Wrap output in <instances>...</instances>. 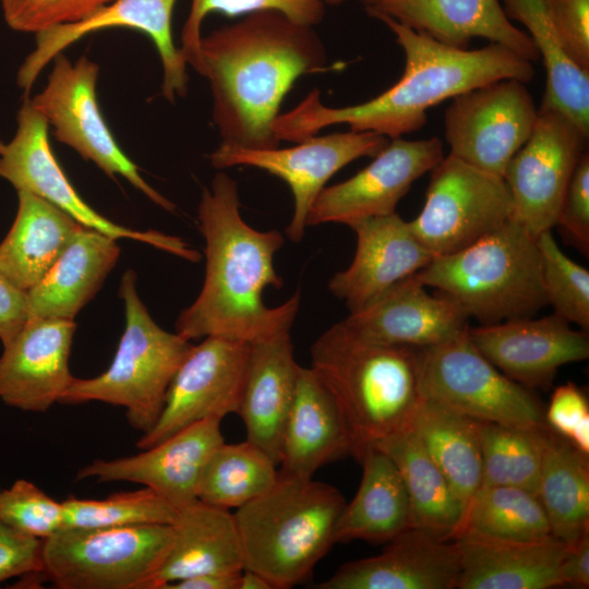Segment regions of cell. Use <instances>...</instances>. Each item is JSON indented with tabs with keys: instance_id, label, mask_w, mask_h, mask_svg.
<instances>
[{
	"instance_id": "1",
	"label": "cell",
	"mask_w": 589,
	"mask_h": 589,
	"mask_svg": "<svg viewBox=\"0 0 589 589\" xmlns=\"http://www.w3.org/2000/svg\"><path fill=\"white\" fill-rule=\"evenodd\" d=\"M200 75L209 82L212 119L224 145L271 149L280 105L302 75L326 69L313 26L277 11H260L201 40Z\"/></svg>"
},
{
	"instance_id": "2",
	"label": "cell",
	"mask_w": 589,
	"mask_h": 589,
	"mask_svg": "<svg viewBox=\"0 0 589 589\" xmlns=\"http://www.w3.org/2000/svg\"><path fill=\"white\" fill-rule=\"evenodd\" d=\"M197 218L205 240V278L197 298L180 312L176 333L189 341L216 336L251 344L290 330L300 293L273 308L263 301L266 288L283 286L274 256L284 236L244 221L238 184L221 171L203 190Z\"/></svg>"
},
{
	"instance_id": "3",
	"label": "cell",
	"mask_w": 589,
	"mask_h": 589,
	"mask_svg": "<svg viewBox=\"0 0 589 589\" xmlns=\"http://www.w3.org/2000/svg\"><path fill=\"white\" fill-rule=\"evenodd\" d=\"M395 34L406 57L401 77L378 96L347 107H327L317 89L278 115L273 130L279 141L299 143L334 124L375 132L388 139L420 130L426 111L442 101L501 79L529 83L531 61L497 44L457 49L421 35L387 16L376 17Z\"/></svg>"
},
{
	"instance_id": "4",
	"label": "cell",
	"mask_w": 589,
	"mask_h": 589,
	"mask_svg": "<svg viewBox=\"0 0 589 589\" xmlns=\"http://www.w3.org/2000/svg\"><path fill=\"white\" fill-rule=\"evenodd\" d=\"M350 432L353 457L410 430L423 398L420 348L365 338L341 321L311 346V365Z\"/></svg>"
},
{
	"instance_id": "5",
	"label": "cell",
	"mask_w": 589,
	"mask_h": 589,
	"mask_svg": "<svg viewBox=\"0 0 589 589\" xmlns=\"http://www.w3.org/2000/svg\"><path fill=\"white\" fill-rule=\"evenodd\" d=\"M345 505L335 486L279 471L271 489L233 513L243 569L263 576L272 589L305 581L335 544Z\"/></svg>"
},
{
	"instance_id": "6",
	"label": "cell",
	"mask_w": 589,
	"mask_h": 589,
	"mask_svg": "<svg viewBox=\"0 0 589 589\" xmlns=\"http://www.w3.org/2000/svg\"><path fill=\"white\" fill-rule=\"evenodd\" d=\"M416 277L480 325L534 316L548 305L536 237L513 218L458 252L434 256Z\"/></svg>"
},
{
	"instance_id": "7",
	"label": "cell",
	"mask_w": 589,
	"mask_h": 589,
	"mask_svg": "<svg viewBox=\"0 0 589 589\" xmlns=\"http://www.w3.org/2000/svg\"><path fill=\"white\" fill-rule=\"evenodd\" d=\"M136 280L135 272L128 269L120 281L125 326L111 364L95 377H74L60 402L123 407L129 424L143 434L158 420L168 387L192 345L158 326L139 297Z\"/></svg>"
},
{
	"instance_id": "8",
	"label": "cell",
	"mask_w": 589,
	"mask_h": 589,
	"mask_svg": "<svg viewBox=\"0 0 589 589\" xmlns=\"http://www.w3.org/2000/svg\"><path fill=\"white\" fill-rule=\"evenodd\" d=\"M171 541V525L63 528L43 540L41 577L58 589H146Z\"/></svg>"
},
{
	"instance_id": "9",
	"label": "cell",
	"mask_w": 589,
	"mask_h": 589,
	"mask_svg": "<svg viewBox=\"0 0 589 589\" xmlns=\"http://www.w3.org/2000/svg\"><path fill=\"white\" fill-rule=\"evenodd\" d=\"M420 383L424 398L478 421L524 430L545 424L538 398L493 365L474 347L468 329L420 348Z\"/></svg>"
},
{
	"instance_id": "10",
	"label": "cell",
	"mask_w": 589,
	"mask_h": 589,
	"mask_svg": "<svg viewBox=\"0 0 589 589\" xmlns=\"http://www.w3.org/2000/svg\"><path fill=\"white\" fill-rule=\"evenodd\" d=\"M52 62L46 86L29 100L55 137L106 175L123 177L155 204L175 212L176 205L145 181L106 123L96 96L98 64L86 56L72 62L62 52Z\"/></svg>"
},
{
	"instance_id": "11",
	"label": "cell",
	"mask_w": 589,
	"mask_h": 589,
	"mask_svg": "<svg viewBox=\"0 0 589 589\" xmlns=\"http://www.w3.org/2000/svg\"><path fill=\"white\" fill-rule=\"evenodd\" d=\"M513 218L503 177L448 154L431 170L425 202L409 226L434 255L458 252Z\"/></svg>"
},
{
	"instance_id": "12",
	"label": "cell",
	"mask_w": 589,
	"mask_h": 589,
	"mask_svg": "<svg viewBox=\"0 0 589 589\" xmlns=\"http://www.w3.org/2000/svg\"><path fill=\"white\" fill-rule=\"evenodd\" d=\"M13 139L0 152V179L16 191L33 193L57 206L81 225L115 239H133L190 262L201 254L184 240L159 231H139L118 225L89 206L62 170L49 143V125L25 94Z\"/></svg>"
},
{
	"instance_id": "13",
	"label": "cell",
	"mask_w": 589,
	"mask_h": 589,
	"mask_svg": "<svg viewBox=\"0 0 589 589\" xmlns=\"http://www.w3.org/2000/svg\"><path fill=\"white\" fill-rule=\"evenodd\" d=\"M588 135L560 110L542 106L526 143L509 160L503 179L513 200V219L533 237L555 227Z\"/></svg>"
},
{
	"instance_id": "14",
	"label": "cell",
	"mask_w": 589,
	"mask_h": 589,
	"mask_svg": "<svg viewBox=\"0 0 589 589\" xmlns=\"http://www.w3.org/2000/svg\"><path fill=\"white\" fill-rule=\"evenodd\" d=\"M538 117L526 83L501 79L453 98L444 115L449 154L503 177Z\"/></svg>"
},
{
	"instance_id": "15",
	"label": "cell",
	"mask_w": 589,
	"mask_h": 589,
	"mask_svg": "<svg viewBox=\"0 0 589 589\" xmlns=\"http://www.w3.org/2000/svg\"><path fill=\"white\" fill-rule=\"evenodd\" d=\"M389 142L375 132H336L314 135L287 148L251 149L220 144L208 158L217 169L250 166L285 181L293 197V213L286 235L299 243L305 233L309 212L327 181L361 157H374Z\"/></svg>"
},
{
	"instance_id": "16",
	"label": "cell",
	"mask_w": 589,
	"mask_h": 589,
	"mask_svg": "<svg viewBox=\"0 0 589 589\" xmlns=\"http://www.w3.org/2000/svg\"><path fill=\"white\" fill-rule=\"evenodd\" d=\"M250 346L216 336L192 345L168 387L158 420L136 447L148 448L196 422L238 413Z\"/></svg>"
},
{
	"instance_id": "17",
	"label": "cell",
	"mask_w": 589,
	"mask_h": 589,
	"mask_svg": "<svg viewBox=\"0 0 589 589\" xmlns=\"http://www.w3.org/2000/svg\"><path fill=\"white\" fill-rule=\"evenodd\" d=\"M444 157L440 137L392 139L374 159L351 178L325 187L313 203L306 227L350 224L395 213L412 183Z\"/></svg>"
},
{
	"instance_id": "18",
	"label": "cell",
	"mask_w": 589,
	"mask_h": 589,
	"mask_svg": "<svg viewBox=\"0 0 589 589\" xmlns=\"http://www.w3.org/2000/svg\"><path fill=\"white\" fill-rule=\"evenodd\" d=\"M177 0H116L91 17L36 33L35 49L21 64L16 83L28 94L37 76L52 59L82 37L105 28L128 27L146 34L158 51L161 95L170 103L188 92L187 61L172 37V12Z\"/></svg>"
},
{
	"instance_id": "19",
	"label": "cell",
	"mask_w": 589,
	"mask_h": 589,
	"mask_svg": "<svg viewBox=\"0 0 589 589\" xmlns=\"http://www.w3.org/2000/svg\"><path fill=\"white\" fill-rule=\"evenodd\" d=\"M220 421L212 418L196 422L139 454L93 460L77 471L75 479L142 484L180 509L197 501L204 467L225 442Z\"/></svg>"
},
{
	"instance_id": "20",
	"label": "cell",
	"mask_w": 589,
	"mask_h": 589,
	"mask_svg": "<svg viewBox=\"0 0 589 589\" xmlns=\"http://www.w3.org/2000/svg\"><path fill=\"white\" fill-rule=\"evenodd\" d=\"M474 347L526 388L551 385L558 369L589 357V335L556 314L468 327Z\"/></svg>"
},
{
	"instance_id": "21",
	"label": "cell",
	"mask_w": 589,
	"mask_h": 589,
	"mask_svg": "<svg viewBox=\"0 0 589 589\" xmlns=\"http://www.w3.org/2000/svg\"><path fill=\"white\" fill-rule=\"evenodd\" d=\"M357 237L351 264L337 272L328 289L349 313L358 311L400 280L417 274L434 255L413 235L409 221L393 213L349 225Z\"/></svg>"
},
{
	"instance_id": "22",
	"label": "cell",
	"mask_w": 589,
	"mask_h": 589,
	"mask_svg": "<svg viewBox=\"0 0 589 589\" xmlns=\"http://www.w3.org/2000/svg\"><path fill=\"white\" fill-rule=\"evenodd\" d=\"M74 321L31 318L3 347L0 400L22 411L45 412L60 402L74 376L69 357Z\"/></svg>"
},
{
	"instance_id": "23",
	"label": "cell",
	"mask_w": 589,
	"mask_h": 589,
	"mask_svg": "<svg viewBox=\"0 0 589 589\" xmlns=\"http://www.w3.org/2000/svg\"><path fill=\"white\" fill-rule=\"evenodd\" d=\"M460 557L454 540L408 528L378 555L348 562L317 589H454Z\"/></svg>"
},
{
	"instance_id": "24",
	"label": "cell",
	"mask_w": 589,
	"mask_h": 589,
	"mask_svg": "<svg viewBox=\"0 0 589 589\" xmlns=\"http://www.w3.org/2000/svg\"><path fill=\"white\" fill-rule=\"evenodd\" d=\"M341 322L365 338L416 348L446 342L469 327L462 309L441 292L429 293L416 274Z\"/></svg>"
},
{
	"instance_id": "25",
	"label": "cell",
	"mask_w": 589,
	"mask_h": 589,
	"mask_svg": "<svg viewBox=\"0 0 589 589\" xmlns=\"http://www.w3.org/2000/svg\"><path fill=\"white\" fill-rule=\"evenodd\" d=\"M366 12L453 48L468 49L480 37L531 62L540 59L531 38L509 21L500 0H383Z\"/></svg>"
},
{
	"instance_id": "26",
	"label": "cell",
	"mask_w": 589,
	"mask_h": 589,
	"mask_svg": "<svg viewBox=\"0 0 589 589\" xmlns=\"http://www.w3.org/2000/svg\"><path fill=\"white\" fill-rule=\"evenodd\" d=\"M299 368L290 330L251 342L238 414L244 423L247 440L278 466Z\"/></svg>"
},
{
	"instance_id": "27",
	"label": "cell",
	"mask_w": 589,
	"mask_h": 589,
	"mask_svg": "<svg viewBox=\"0 0 589 589\" xmlns=\"http://www.w3.org/2000/svg\"><path fill=\"white\" fill-rule=\"evenodd\" d=\"M458 589H549L562 586L560 564L565 542L550 536L503 540L459 534Z\"/></svg>"
},
{
	"instance_id": "28",
	"label": "cell",
	"mask_w": 589,
	"mask_h": 589,
	"mask_svg": "<svg viewBox=\"0 0 589 589\" xmlns=\"http://www.w3.org/2000/svg\"><path fill=\"white\" fill-rule=\"evenodd\" d=\"M346 456H353V442L344 417L313 370L300 365L281 438L279 471L313 478L320 468Z\"/></svg>"
},
{
	"instance_id": "29",
	"label": "cell",
	"mask_w": 589,
	"mask_h": 589,
	"mask_svg": "<svg viewBox=\"0 0 589 589\" xmlns=\"http://www.w3.org/2000/svg\"><path fill=\"white\" fill-rule=\"evenodd\" d=\"M168 553L146 589L206 574L243 570V554L233 514L200 500L178 509Z\"/></svg>"
},
{
	"instance_id": "30",
	"label": "cell",
	"mask_w": 589,
	"mask_h": 589,
	"mask_svg": "<svg viewBox=\"0 0 589 589\" xmlns=\"http://www.w3.org/2000/svg\"><path fill=\"white\" fill-rule=\"evenodd\" d=\"M117 239L83 227L45 277L27 291L29 318L74 317L118 262Z\"/></svg>"
},
{
	"instance_id": "31",
	"label": "cell",
	"mask_w": 589,
	"mask_h": 589,
	"mask_svg": "<svg viewBox=\"0 0 589 589\" xmlns=\"http://www.w3.org/2000/svg\"><path fill=\"white\" fill-rule=\"evenodd\" d=\"M17 199L15 219L0 243V275L27 292L85 226L33 193L17 191Z\"/></svg>"
},
{
	"instance_id": "32",
	"label": "cell",
	"mask_w": 589,
	"mask_h": 589,
	"mask_svg": "<svg viewBox=\"0 0 589 589\" xmlns=\"http://www.w3.org/2000/svg\"><path fill=\"white\" fill-rule=\"evenodd\" d=\"M359 462L362 478L335 528V543L363 540L387 543L411 528L410 505L394 461L376 447L365 449Z\"/></svg>"
},
{
	"instance_id": "33",
	"label": "cell",
	"mask_w": 589,
	"mask_h": 589,
	"mask_svg": "<svg viewBox=\"0 0 589 589\" xmlns=\"http://www.w3.org/2000/svg\"><path fill=\"white\" fill-rule=\"evenodd\" d=\"M533 434L540 454L537 496L552 536L572 543L589 533V455L546 423Z\"/></svg>"
},
{
	"instance_id": "34",
	"label": "cell",
	"mask_w": 589,
	"mask_h": 589,
	"mask_svg": "<svg viewBox=\"0 0 589 589\" xmlns=\"http://www.w3.org/2000/svg\"><path fill=\"white\" fill-rule=\"evenodd\" d=\"M396 465L405 483L411 528L453 540L465 507L411 430L393 434L375 446Z\"/></svg>"
},
{
	"instance_id": "35",
	"label": "cell",
	"mask_w": 589,
	"mask_h": 589,
	"mask_svg": "<svg viewBox=\"0 0 589 589\" xmlns=\"http://www.w3.org/2000/svg\"><path fill=\"white\" fill-rule=\"evenodd\" d=\"M410 430L466 509L482 481L479 421L423 397Z\"/></svg>"
},
{
	"instance_id": "36",
	"label": "cell",
	"mask_w": 589,
	"mask_h": 589,
	"mask_svg": "<svg viewBox=\"0 0 589 589\" xmlns=\"http://www.w3.org/2000/svg\"><path fill=\"white\" fill-rule=\"evenodd\" d=\"M508 19L529 32L546 72L542 106L555 108L589 134V71L566 53L544 0H500Z\"/></svg>"
},
{
	"instance_id": "37",
	"label": "cell",
	"mask_w": 589,
	"mask_h": 589,
	"mask_svg": "<svg viewBox=\"0 0 589 589\" xmlns=\"http://www.w3.org/2000/svg\"><path fill=\"white\" fill-rule=\"evenodd\" d=\"M262 448L245 440L220 444L202 472L197 500L224 509L239 508L271 489L279 470Z\"/></svg>"
},
{
	"instance_id": "38",
	"label": "cell",
	"mask_w": 589,
	"mask_h": 589,
	"mask_svg": "<svg viewBox=\"0 0 589 589\" xmlns=\"http://www.w3.org/2000/svg\"><path fill=\"white\" fill-rule=\"evenodd\" d=\"M474 534L503 540H537L552 536L538 496L509 485L480 486L466 506L453 538Z\"/></svg>"
},
{
	"instance_id": "39",
	"label": "cell",
	"mask_w": 589,
	"mask_h": 589,
	"mask_svg": "<svg viewBox=\"0 0 589 589\" xmlns=\"http://www.w3.org/2000/svg\"><path fill=\"white\" fill-rule=\"evenodd\" d=\"M482 459L480 486L509 485L537 495L540 454L533 430L479 421Z\"/></svg>"
},
{
	"instance_id": "40",
	"label": "cell",
	"mask_w": 589,
	"mask_h": 589,
	"mask_svg": "<svg viewBox=\"0 0 589 589\" xmlns=\"http://www.w3.org/2000/svg\"><path fill=\"white\" fill-rule=\"evenodd\" d=\"M62 505L63 528L171 525L178 514V509L160 494L145 486L117 492L101 500L69 496Z\"/></svg>"
},
{
	"instance_id": "41",
	"label": "cell",
	"mask_w": 589,
	"mask_h": 589,
	"mask_svg": "<svg viewBox=\"0 0 589 589\" xmlns=\"http://www.w3.org/2000/svg\"><path fill=\"white\" fill-rule=\"evenodd\" d=\"M536 240L548 304L554 314L589 332V271L560 249L551 230L541 232Z\"/></svg>"
},
{
	"instance_id": "42",
	"label": "cell",
	"mask_w": 589,
	"mask_h": 589,
	"mask_svg": "<svg viewBox=\"0 0 589 589\" xmlns=\"http://www.w3.org/2000/svg\"><path fill=\"white\" fill-rule=\"evenodd\" d=\"M260 11H277L299 24L314 26L325 13L324 0H192L189 16L181 33V52L187 64L201 71V27L211 13L229 17Z\"/></svg>"
},
{
	"instance_id": "43",
	"label": "cell",
	"mask_w": 589,
	"mask_h": 589,
	"mask_svg": "<svg viewBox=\"0 0 589 589\" xmlns=\"http://www.w3.org/2000/svg\"><path fill=\"white\" fill-rule=\"evenodd\" d=\"M0 519L13 529L45 540L63 529V505L33 482L17 479L0 486Z\"/></svg>"
},
{
	"instance_id": "44",
	"label": "cell",
	"mask_w": 589,
	"mask_h": 589,
	"mask_svg": "<svg viewBox=\"0 0 589 589\" xmlns=\"http://www.w3.org/2000/svg\"><path fill=\"white\" fill-rule=\"evenodd\" d=\"M116 0H0L7 24L14 31L38 33L84 21Z\"/></svg>"
},
{
	"instance_id": "45",
	"label": "cell",
	"mask_w": 589,
	"mask_h": 589,
	"mask_svg": "<svg viewBox=\"0 0 589 589\" xmlns=\"http://www.w3.org/2000/svg\"><path fill=\"white\" fill-rule=\"evenodd\" d=\"M544 420L553 431L589 455V405L576 384L567 382L554 389Z\"/></svg>"
},
{
	"instance_id": "46",
	"label": "cell",
	"mask_w": 589,
	"mask_h": 589,
	"mask_svg": "<svg viewBox=\"0 0 589 589\" xmlns=\"http://www.w3.org/2000/svg\"><path fill=\"white\" fill-rule=\"evenodd\" d=\"M555 227L581 254H589V154L579 159L564 195Z\"/></svg>"
},
{
	"instance_id": "47",
	"label": "cell",
	"mask_w": 589,
	"mask_h": 589,
	"mask_svg": "<svg viewBox=\"0 0 589 589\" xmlns=\"http://www.w3.org/2000/svg\"><path fill=\"white\" fill-rule=\"evenodd\" d=\"M569 58L589 71V0H544Z\"/></svg>"
},
{
	"instance_id": "48",
	"label": "cell",
	"mask_w": 589,
	"mask_h": 589,
	"mask_svg": "<svg viewBox=\"0 0 589 589\" xmlns=\"http://www.w3.org/2000/svg\"><path fill=\"white\" fill-rule=\"evenodd\" d=\"M43 540L24 534L0 519V584L41 574Z\"/></svg>"
},
{
	"instance_id": "49",
	"label": "cell",
	"mask_w": 589,
	"mask_h": 589,
	"mask_svg": "<svg viewBox=\"0 0 589 589\" xmlns=\"http://www.w3.org/2000/svg\"><path fill=\"white\" fill-rule=\"evenodd\" d=\"M29 318L27 292L0 275V340L10 344Z\"/></svg>"
},
{
	"instance_id": "50",
	"label": "cell",
	"mask_w": 589,
	"mask_h": 589,
	"mask_svg": "<svg viewBox=\"0 0 589 589\" xmlns=\"http://www.w3.org/2000/svg\"><path fill=\"white\" fill-rule=\"evenodd\" d=\"M560 578L562 586L589 587V533L566 544L560 564Z\"/></svg>"
},
{
	"instance_id": "51",
	"label": "cell",
	"mask_w": 589,
	"mask_h": 589,
	"mask_svg": "<svg viewBox=\"0 0 589 589\" xmlns=\"http://www.w3.org/2000/svg\"><path fill=\"white\" fill-rule=\"evenodd\" d=\"M240 573L206 574L168 585L165 589H238Z\"/></svg>"
},
{
	"instance_id": "52",
	"label": "cell",
	"mask_w": 589,
	"mask_h": 589,
	"mask_svg": "<svg viewBox=\"0 0 589 589\" xmlns=\"http://www.w3.org/2000/svg\"><path fill=\"white\" fill-rule=\"evenodd\" d=\"M238 589H272V587L260 574L243 569L239 576Z\"/></svg>"
},
{
	"instance_id": "53",
	"label": "cell",
	"mask_w": 589,
	"mask_h": 589,
	"mask_svg": "<svg viewBox=\"0 0 589 589\" xmlns=\"http://www.w3.org/2000/svg\"><path fill=\"white\" fill-rule=\"evenodd\" d=\"M345 0H324L325 4H330V5H337V4L342 3ZM361 1L364 3L365 8H370L380 3L383 0H361Z\"/></svg>"
},
{
	"instance_id": "54",
	"label": "cell",
	"mask_w": 589,
	"mask_h": 589,
	"mask_svg": "<svg viewBox=\"0 0 589 589\" xmlns=\"http://www.w3.org/2000/svg\"><path fill=\"white\" fill-rule=\"evenodd\" d=\"M3 145H4V144L0 141V152H1V149L3 148Z\"/></svg>"
}]
</instances>
